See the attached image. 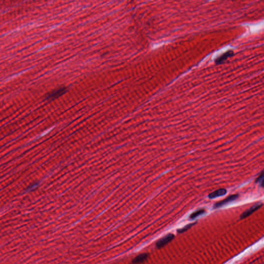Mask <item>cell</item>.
<instances>
[{"label": "cell", "mask_w": 264, "mask_h": 264, "mask_svg": "<svg viewBox=\"0 0 264 264\" xmlns=\"http://www.w3.org/2000/svg\"><path fill=\"white\" fill-rule=\"evenodd\" d=\"M174 235L172 234H169L157 241L156 246L157 248H161L165 245L171 242L174 239Z\"/></svg>", "instance_id": "3957f363"}, {"label": "cell", "mask_w": 264, "mask_h": 264, "mask_svg": "<svg viewBox=\"0 0 264 264\" xmlns=\"http://www.w3.org/2000/svg\"><path fill=\"white\" fill-rule=\"evenodd\" d=\"M262 206V203H259L255 204L254 206L250 208L249 210H246V211L243 212V213L242 214L240 217V219L246 218V217H248L251 215L253 213L254 211H256L257 210H259V208H260Z\"/></svg>", "instance_id": "5b68a950"}, {"label": "cell", "mask_w": 264, "mask_h": 264, "mask_svg": "<svg viewBox=\"0 0 264 264\" xmlns=\"http://www.w3.org/2000/svg\"><path fill=\"white\" fill-rule=\"evenodd\" d=\"M148 254L143 253L138 255L135 259L133 260L132 262L133 264H139L142 262H144V261H146L148 259Z\"/></svg>", "instance_id": "52a82bcc"}, {"label": "cell", "mask_w": 264, "mask_h": 264, "mask_svg": "<svg viewBox=\"0 0 264 264\" xmlns=\"http://www.w3.org/2000/svg\"><path fill=\"white\" fill-rule=\"evenodd\" d=\"M195 224H196V223L189 224L188 225L185 226V227H183V228L178 230H177V232L179 233H182L185 232L187 231V230H188L189 229H190V228L192 227L193 225H195Z\"/></svg>", "instance_id": "9c48e42d"}, {"label": "cell", "mask_w": 264, "mask_h": 264, "mask_svg": "<svg viewBox=\"0 0 264 264\" xmlns=\"http://www.w3.org/2000/svg\"><path fill=\"white\" fill-rule=\"evenodd\" d=\"M256 183H260L261 185L263 186V183H264V174H263V172H262L261 175L257 178V179L256 180Z\"/></svg>", "instance_id": "30bf717a"}, {"label": "cell", "mask_w": 264, "mask_h": 264, "mask_svg": "<svg viewBox=\"0 0 264 264\" xmlns=\"http://www.w3.org/2000/svg\"><path fill=\"white\" fill-rule=\"evenodd\" d=\"M234 54V52L232 50L227 51L226 52L222 54L221 56L216 59V60H215V63L217 65L222 64L227 60L228 58L232 57Z\"/></svg>", "instance_id": "277c9868"}, {"label": "cell", "mask_w": 264, "mask_h": 264, "mask_svg": "<svg viewBox=\"0 0 264 264\" xmlns=\"http://www.w3.org/2000/svg\"><path fill=\"white\" fill-rule=\"evenodd\" d=\"M205 213V210H203V209L198 210L197 211H195L192 214L190 215L189 218L191 219H194L197 218L198 217L203 215Z\"/></svg>", "instance_id": "ba28073f"}, {"label": "cell", "mask_w": 264, "mask_h": 264, "mask_svg": "<svg viewBox=\"0 0 264 264\" xmlns=\"http://www.w3.org/2000/svg\"><path fill=\"white\" fill-rule=\"evenodd\" d=\"M66 92H67V89L64 87L58 88L50 92L48 95H47V99L49 100H55L63 95Z\"/></svg>", "instance_id": "6da1fadb"}, {"label": "cell", "mask_w": 264, "mask_h": 264, "mask_svg": "<svg viewBox=\"0 0 264 264\" xmlns=\"http://www.w3.org/2000/svg\"><path fill=\"white\" fill-rule=\"evenodd\" d=\"M238 197H239V195H230L229 197L227 198H225V199H224L222 201L216 203L214 205V208H215V209H216V208H221L222 206H224L225 205L229 204V203L232 202L233 201H235V200L237 199Z\"/></svg>", "instance_id": "7a4b0ae2"}, {"label": "cell", "mask_w": 264, "mask_h": 264, "mask_svg": "<svg viewBox=\"0 0 264 264\" xmlns=\"http://www.w3.org/2000/svg\"><path fill=\"white\" fill-rule=\"evenodd\" d=\"M227 192L225 189H219L215 190V192L209 194L208 197L210 199H214V198H216L225 195V194H227Z\"/></svg>", "instance_id": "8992f818"}]
</instances>
